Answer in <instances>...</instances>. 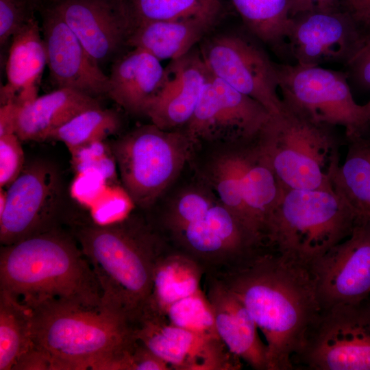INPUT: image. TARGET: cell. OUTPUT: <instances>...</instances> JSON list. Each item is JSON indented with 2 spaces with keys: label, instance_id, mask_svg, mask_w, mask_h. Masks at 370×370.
<instances>
[{
  "label": "cell",
  "instance_id": "2e32d148",
  "mask_svg": "<svg viewBox=\"0 0 370 370\" xmlns=\"http://www.w3.org/2000/svg\"><path fill=\"white\" fill-rule=\"evenodd\" d=\"M59 13L99 66L127 47L135 19L127 0H51Z\"/></svg>",
  "mask_w": 370,
  "mask_h": 370
},
{
  "label": "cell",
  "instance_id": "60d3db41",
  "mask_svg": "<svg viewBox=\"0 0 370 370\" xmlns=\"http://www.w3.org/2000/svg\"><path fill=\"white\" fill-rule=\"evenodd\" d=\"M347 64L355 81L362 88L370 89V40Z\"/></svg>",
  "mask_w": 370,
  "mask_h": 370
},
{
  "label": "cell",
  "instance_id": "d6a6232c",
  "mask_svg": "<svg viewBox=\"0 0 370 370\" xmlns=\"http://www.w3.org/2000/svg\"><path fill=\"white\" fill-rule=\"evenodd\" d=\"M217 200L209 190L204 188H186L167 206L159 223H153L166 238L187 225L204 218Z\"/></svg>",
  "mask_w": 370,
  "mask_h": 370
},
{
  "label": "cell",
  "instance_id": "9a60e30c",
  "mask_svg": "<svg viewBox=\"0 0 370 370\" xmlns=\"http://www.w3.org/2000/svg\"><path fill=\"white\" fill-rule=\"evenodd\" d=\"M286 38L297 64H347L370 40L345 10H312L291 17Z\"/></svg>",
  "mask_w": 370,
  "mask_h": 370
},
{
  "label": "cell",
  "instance_id": "7bdbcfd3",
  "mask_svg": "<svg viewBox=\"0 0 370 370\" xmlns=\"http://www.w3.org/2000/svg\"><path fill=\"white\" fill-rule=\"evenodd\" d=\"M291 18L308 11L337 8L339 0H289Z\"/></svg>",
  "mask_w": 370,
  "mask_h": 370
},
{
  "label": "cell",
  "instance_id": "f6af8a7d",
  "mask_svg": "<svg viewBox=\"0 0 370 370\" xmlns=\"http://www.w3.org/2000/svg\"><path fill=\"white\" fill-rule=\"evenodd\" d=\"M368 120L370 121V100L363 105Z\"/></svg>",
  "mask_w": 370,
  "mask_h": 370
},
{
  "label": "cell",
  "instance_id": "9c48e42d",
  "mask_svg": "<svg viewBox=\"0 0 370 370\" xmlns=\"http://www.w3.org/2000/svg\"><path fill=\"white\" fill-rule=\"evenodd\" d=\"M295 358L312 370H370V297L321 310Z\"/></svg>",
  "mask_w": 370,
  "mask_h": 370
},
{
  "label": "cell",
  "instance_id": "6da1fadb",
  "mask_svg": "<svg viewBox=\"0 0 370 370\" xmlns=\"http://www.w3.org/2000/svg\"><path fill=\"white\" fill-rule=\"evenodd\" d=\"M265 339L268 370H292L321 312L308 266L266 246L216 272Z\"/></svg>",
  "mask_w": 370,
  "mask_h": 370
},
{
  "label": "cell",
  "instance_id": "83f0119b",
  "mask_svg": "<svg viewBox=\"0 0 370 370\" xmlns=\"http://www.w3.org/2000/svg\"><path fill=\"white\" fill-rule=\"evenodd\" d=\"M33 348L31 308L0 290V370H13Z\"/></svg>",
  "mask_w": 370,
  "mask_h": 370
},
{
  "label": "cell",
  "instance_id": "ffe728a7",
  "mask_svg": "<svg viewBox=\"0 0 370 370\" xmlns=\"http://www.w3.org/2000/svg\"><path fill=\"white\" fill-rule=\"evenodd\" d=\"M205 294L217 334L230 353L255 370H268L267 349L241 301L214 275L206 273Z\"/></svg>",
  "mask_w": 370,
  "mask_h": 370
},
{
  "label": "cell",
  "instance_id": "bcb514c9",
  "mask_svg": "<svg viewBox=\"0 0 370 370\" xmlns=\"http://www.w3.org/2000/svg\"><path fill=\"white\" fill-rule=\"evenodd\" d=\"M28 1V0H27Z\"/></svg>",
  "mask_w": 370,
  "mask_h": 370
},
{
  "label": "cell",
  "instance_id": "30bf717a",
  "mask_svg": "<svg viewBox=\"0 0 370 370\" xmlns=\"http://www.w3.org/2000/svg\"><path fill=\"white\" fill-rule=\"evenodd\" d=\"M199 48L212 75L260 103L271 114L282 110L277 64L256 42L239 33H211Z\"/></svg>",
  "mask_w": 370,
  "mask_h": 370
},
{
  "label": "cell",
  "instance_id": "277c9868",
  "mask_svg": "<svg viewBox=\"0 0 370 370\" xmlns=\"http://www.w3.org/2000/svg\"><path fill=\"white\" fill-rule=\"evenodd\" d=\"M0 290L27 306L57 299L102 308L88 260L72 233L60 227L1 246Z\"/></svg>",
  "mask_w": 370,
  "mask_h": 370
},
{
  "label": "cell",
  "instance_id": "cb8c5ba5",
  "mask_svg": "<svg viewBox=\"0 0 370 370\" xmlns=\"http://www.w3.org/2000/svg\"><path fill=\"white\" fill-rule=\"evenodd\" d=\"M217 25L201 18L138 21L127 47L143 49L160 61L172 60L195 47Z\"/></svg>",
  "mask_w": 370,
  "mask_h": 370
},
{
  "label": "cell",
  "instance_id": "52a82bcc",
  "mask_svg": "<svg viewBox=\"0 0 370 370\" xmlns=\"http://www.w3.org/2000/svg\"><path fill=\"white\" fill-rule=\"evenodd\" d=\"M194 145L184 129L165 130L153 123L110 143L121 186L134 205L151 207L177 177Z\"/></svg>",
  "mask_w": 370,
  "mask_h": 370
},
{
  "label": "cell",
  "instance_id": "484cf974",
  "mask_svg": "<svg viewBox=\"0 0 370 370\" xmlns=\"http://www.w3.org/2000/svg\"><path fill=\"white\" fill-rule=\"evenodd\" d=\"M205 273L204 267L187 254L174 249L168 251L156 266L149 306L144 317L165 318L171 304L201 289Z\"/></svg>",
  "mask_w": 370,
  "mask_h": 370
},
{
  "label": "cell",
  "instance_id": "7c38bea8",
  "mask_svg": "<svg viewBox=\"0 0 370 370\" xmlns=\"http://www.w3.org/2000/svg\"><path fill=\"white\" fill-rule=\"evenodd\" d=\"M210 72V71H209ZM271 114L260 103L209 73L200 100L184 128L194 145L255 140Z\"/></svg>",
  "mask_w": 370,
  "mask_h": 370
},
{
  "label": "cell",
  "instance_id": "4316f807",
  "mask_svg": "<svg viewBox=\"0 0 370 370\" xmlns=\"http://www.w3.org/2000/svg\"><path fill=\"white\" fill-rule=\"evenodd\" d=\"M347 140L345 160L334 171L332 184L352 208L358 223L370 219V135Z\"/></svg>",
  "mask_w": 370,
  "mask_h": 370
},
{
  "label": "cell",
  "instance_id": "8d00e7d4",
  "mask_svg": "<svg viewBox=\"0 0 370 370\" xmlns=\"http://www.w3.org/2000/svg\"><path fill=\"white\" fill-rule=\"evenodd\" d=\"M21 140L16 134L0 136V187L10 186L25 166Z\"/></svg>",
  "mask_w": 370,
  "mask_h": 370
},
{
  "label": "cell",
  "instance_id": "ba28073f",
  "mask_svg": "<svg viewBox=\"0 0 370 370\" xmlns=\"http://www.w3.org/2000/svg\"><path fill=\"white\" fill-rule=\"evenodd\" d=\"M277 66L286 107L313 122L343 127L346 138L369 133L364 106L354 101L344 73L297 63Z\"/></svg>",
  "mask_w": 370,
  "mask_h": 370
},
{
  "label": "cell",
  "instance_id": "f546056e",
  "mask_svg": "<svg viewBox=\"0 0 370 370\" xmlns=\"http://www.w3.org/2000/svg\"><path fill=\"white\" fill-rule=\"evenodd\" d=\"M249 32L260 41L278 45L291 23L289 0H230Z\"/></svg>",
  "mask_w": 370,
  "mask_h": 370
},
{
  "label": "cell",
  "instance_id": "3957f363",
  "mask_svg": "<svg viewBox=\"0 0 370 370\" xmlns=\"http://www.w3.org/2000/svg\"><path fill=\"white\" fill-rule=\"evenodd\" d=\"M27 306L34 349L48 369H129L137 340L134 328L122 317L57 299Z\"/></svg>",
  "mask_w": 370,
  "mask_h": 370
},
{
  "label": "cell",
  "instance_id": "4dcf8cb0",
  "mask_svg": "<svg viewBox=\"0 0 370 370\" xmlns=\"http://www.w3.org/2000/svg\"><path fill=\"white\" fill-rule=\"evenodd\" d=\"M138 21L201 18L217 24L228 14L226 0H127Z\"/></svg>",
  "mask_w": 370,
  "mask_h": 370
},
{
  "label": "cell",
  "instance_id": "7a4b0ae2",
  "mask_svg": "<svg viewBox=\"0 0 370 370\" xmlns=\"http://www.w3.org/2000/svg\"><path fill=\"white\" fill-rule=\"evenodd\" d=\"M71 232L97 277L101 308L135 328L148 310L156 266L173 249L166 237L132 212L108 224L75 221Z\"/></svg>",
  "mask_w": 370,
  "mask_h": 370
},
{
  "label": "cell",
  "instance_id": "e0dca14e",
  "mask_svg": "<svg viewBox=\"0 0 370 370\" xmlns=\"http://www.w3.org/2000/svg\"><path fill=\"white\" fill-rule=\"evenodd\" d=\"M143 343L171 369L238 370L241 360L229 352L220 338L204 336L168 323L166 319L146 317L135 328Z\"/></svg>",
  "mask_w": 370,
  "mask_h": 370
},
{
  "label": "cell",
  "instance_id": "5b68a950",
  "mask_svg": "<svg viewBox=\"0 0 370 370\" xmlns=\"http://www.w3.org/2000/svg\"><path fill=\"white\" fill-rule=\"evenodd\" d=\"M356 222L334 189L286 190L267 221L264 245L308 265L349 237Z\"/></svg>",
  "mask_w": 370,
  "mask_h": 370
},
{
  "label": "cell",
  "instance_id": "ee69618b",
  "mask_svg": "<svg viewBox=\"0 0 370 370\" xmlns=\"http://www.w3.org/2000/svg\"><path fill=\"white\" fill-rule=\"evenodd\" d=\"M345 11L362 27L370 30V0H343Z\"/></svg>",
  "mask_w": 370,
  "mask_h": 370
},
{
  "label": "cell",
  "instance_id": "44dd1931",
  "mask_svg": "<svg viewBox=\"0 0 370 370\" xmlns=\"http://www.w3.org/2000/svg\"><path fill=\"white\" fill-rule=\"evenodd\" d=\"M165 67L148 52L134 48L114 61L108 95L127 112L145 115L163 82Z\"/></svg>",
  "mask_w": 370,
  "mask_h": 370
},
{
  "label": "cell",
  "instance_id": "8992f818",
  "mask_svg": "<svg viewBox=\"0 0 370 370\" xmlns=\"http://www.w3.org/2000/svg\"><path fill=\"white\" fill-rule=\"evenodd\" d=\"M333 127L284 105L271 114L256 145L285 190L333 189L332 175L340 164V141Z\"/></svg>",
  "mask_w": 370,
  "mask_h": 370
},
{
  "label": "cell",
  "instance_id": "5bb4252c",
  "mask_svg": "<svg viewBox=\"0 0 370 370\" xmlns=\"http://www.w3.org/2000/svg\"><path fill=\"white\" fill-rule=\"evenodd\" d=\"M166 239L174 249L197 261L206 273L232 266L262 246L256 236L219 200L204 218Z\"/></svg>",
  "mask_w": 370,
  "mask_h": 370
},
{
  "label": "cell",
  "instance_id": "7402d4cb",
  "mask_svg": "<svg viewBox=\"0 0 370 370\" xmlns=\"http://www.w3.org/2000/svg\"><path fill=\"white\" fill-rule=\"evenodd\" d=\"M32 16L12 37L6 63L7 84L1 89V105L12 101L22 108L38 96V84L47 64L43 37Z\"/></svg>",
  "mask_w": 370,
  "mask_h": 370
},
{
  "label": "cell",
  "instance_id": "f35d334b",
  "mask_svg": "<svg viewBox=\"0 0 370 370\" xmlns=\"http://www.w3.org/2000/svg\"><path fill=\"white\" fill-rule=\"evenodd\" d=\"M108 186L110 185L101 175L94 172H86L75 174L70 192L74 199L90 208Z\"/></svg>",
  "mask_w": 370,
  "mask_h": 370
},
{
  "label": "cell",
  "instance_id": "ac0fdd59",
  "mask_svg": "<svg viewBox=\"0 0 370 370\" xmlns=\"http://www.w3.org/2000/svg\"><path fill=\"white\" fill-rule=\"evenodd\" d=\"M41 29L47 66L58 88L73 89L95 98L108 95L109 77L51 5L43 12Z\"/></svg>",
  "mask_w": 370,
  "mask_h": 370
},
{
  "label": "cell",
  "instance_id": "4fadbf2b",
  "mask_svg": "<svg viewBox=\"0 0 370 370\" xmlns=\"http://www.w3.org/2000/svg\"><path fill=\"white\" fill-rule=\"evenodd\" d=\"M321 310L370 297V219L308 264Z\"/></svg>",
  "mask_w": 370,
  "mask_h": 370
},
{
  "label": "cell",
  "instance_id": "f1b7e54d",
  "mask_svg": "<svg viewBox=\"0 0 370 370\" xmlns=\"http://www.w3.org/2000/svg\"><path fill=\"white\" fill-rule=\"evenodd\" d=\"M245 143L232 145L230 150L216 157L209 166L206 180L219 202L262 243L252 228L243 201L241 151Z\"/></svg>",
  "mask_w": 370,
  "mask_h": 370
},
{
  "label": "cell",
  "instance_id": "ab89813d",
  "mask_svg": "<svg viewBox=\"0 0 370 370\" xmlns=\"http://www.w3.org/2000/svg\"><path fill=\"white\" fill-rule=\"evenodd\" d=\"M129 370L172 369L168 364L156 356L143 343L137 340L130 354Z\"/></svg>",
  "mask_w": 370,
  "mask_h": 370
},
{
  "label": "cell",
  "instance_id": "b9f144b4",
  "mask_svg": "<svg viewBox=\"0 0 370 370\" xmlns=\"http://www.w3.org/2000/svg\"><path fill=\"white\" fill-rule=\"evenodd\" d=\"M22 109L16 103L9 101L0 107V136L16 134L20 112Z\"/></svg>",
  "mask_w": 370,
  "mask_h": 370
},
{
  "label": "cell",
  "instance_id": "8fae6325",
  "mask_svg": "<svg viewBox=\"0 0 370 370\" xmlns=\"http://www.w3.org/2000/svg\"><path fill=\"white\" fill-rule=\"evenodd\" d=\"M6 192L0 214L1 246L60 227L62 184L52 164L36 160L25 164Z\"/></svg>",
  "mask_w": 370,
  "mask_h": 370
},
{
  "label": "cell",
  "instance_id": "836d02e7",
  "mask_svg": "<svg viewBox=\"0 0 370 370\" xmlns=\"http://www.w3.org/2000/svg\"><path fill=\"white\" fill-rule=\"evenodd\" d=\"M164 317L168 323L175 326L204 336L220 338L210 304L201 289L171 304L165 312Z\"/></svg>",
  "mask_w": 370,
  "mask_h": 370
},
{
  "label": "cell",
  "instance_id": "d6986e66",
  "mask_svg": "<svg viewBox=\"0 0 370 370\" xmlns=\"http://www.w3.org/2000/svg\"><path fill=\"white\" fill-rule=\"evenodd\" d=\"M209 73L197 46L170 60L162 86L145 116L162 130L184 129L193 116Z\"/></svg>",
  "mask_w": 370,
  "mask_h": 370
},
{
  "label": "cell",
  "instance_id": "d4e9b609",
  "mask_svg": "<svg viewBox=\"0 0 370 370\" xmlns=\"http://www.w3.org/2000/svg\"><path fill=\"white\" fill-rule=\"evenodd\" d=\"M241 167L245 210L254 231L264 244L267 221L286 190L261 155L256 140L243 145Z\"/></svg>",
  "mask_w": 370,
  "mask_h": 370
},
{
  "label": "cell",
  "instance_id": "603a6c76",
  "mask_svg": "<svg viewBox=\"0 0 370 370\" xmlns=\"http://www.w3.org/2000/svg\"><path fill=\"white\" fill-rule=\"evenodd\" d=\"M101 107L95 97L60 88L37 97L19 114L16 134L21 141L47 140L49 135L79 113Z\"/></svg>",
  "mask_w": 370,
  "mask_h": 370
},
{
  "label": "cell",
  "instance_id": "d590c367",
  "mask_svg": "<svg viewBox=\"0 0 370 370\" xmlns=\"http://www.w3.org/2000/svg\"><path fill=\"white\" fill-rule=\"evenodd\" d=\"M134 206L122 186H108L101 197L90 208L92 219L99 224H108L122 219Z\"/></svg>",
  "mask_w": 370,
  "mask_h": 370
},
{
  "label": "cell",
  "instance_id": "1f68e13d",
  "mask_svg": "<svg viewBox=\"0 0 370 370\" xmlns=\"http://www.w3.org/2000/svg\"><path fill=\"white\" fill-rule=\"evenodd\" d=\"M120 114L102 107L85 110L51 132L47 140L63 143L69 151L80 146L104 140L117 133L122 127Z\"/></svg>",
  "mask_w": 370,
  "mask_h": 370
},
{
  "label": "cell",
  "instance_id": "e575fe53",
  "mask_svg": "<svg viewBox=\"0 0 370 370\" xmlns=\"http://www.w3.org/2000/svg\"><path fill=\"white\" fill-rule=\"evenodd\" d=\"M75 174L94 172L101 175L110 186L120 185L117 164L110 144L95 141L69 151Z\"/></svg>",
  "mask_w": 370,
  "mask_h": 370
},
{
  "label": "cell",
  "instance_id": "74e56055",
  "mask_svg": "<svg viewBox=\"0 0 370 370\" xmlns=\"http://www.w3.org/2000/svg\"><path fill=\"white\" fill-rule=\"evenodd\" d=\"M27 0H0V43L2 46L13 37L32 16Z\"/></svg>",
  "mask_w": 370,
  "mask_h": 370
}]
</instances>
